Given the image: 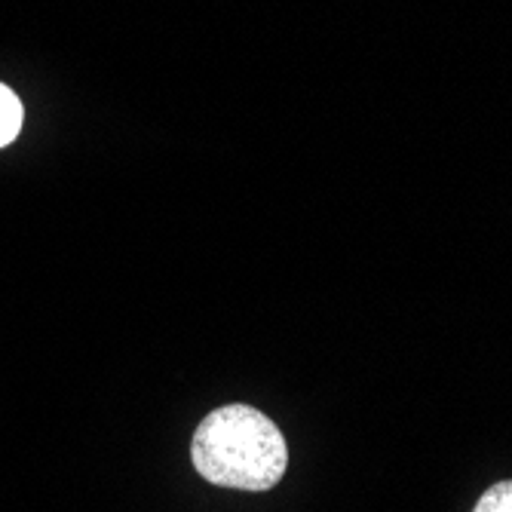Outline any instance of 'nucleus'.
<instances>
[{
	"mask_svg": "<svg viewBox=\"0 0 512 512\" xmlns=\"http://www.w3.org/2000/svg\"><path fill=\"white\" fill-rule=\"evenodd\" d=\"M22 126V105L7 86H0V148L10 145Z\"/></svg>",
	"mask_w": 512,
	"mask_h": 512,
	"instance_id": "2",
	"label": "nucleus"
},
{
	"mask_svg": "<svg viewBox=\"0 0 512 512\" xmlns=\"http://www.w3.org/2000/svg\"><path fill=\"white\" fill-rule=\"evenodd\" d=\"M191 457L206 482L240 491H267L289 467L283 433L252 405H221L206 414Z\"/></svg>",
	"mask_w": 512,
	"mask_h": 512,
	"instance_id": "1",
	"label": "nucleus"
},
{
	"mask_svg": "<svg viewBox=\"0 0 512 512\" xmlns=\"http://www.w3.org/2000/svg\"><path fill=\"white\" fill-rule=\"evenodd\" d=\"M473 512H512V482H497V485H491V488L479 497V503H476Z\"/></svg>",
	"mask_w": 512,
	"mask_h": 512,
	"instance_id": "3",
	"label": "nucleus"
}]
</instances>
